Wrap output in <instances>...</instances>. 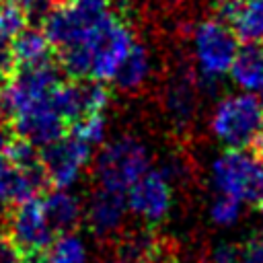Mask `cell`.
Returning <instances> with one entry per match:
<instances>
[{
  "label": "cell",
  "mask_w": 263,
  "mask_h": 263,
  "mask_svg": "<svg viewBox=\"0 0 263 263\" xmlns=\"http://www.w3.org/2000/svg\"><path fill=\"white\" fill-rule=\"evenodd\" d=\"M193 58L199 90H216L218 78L230 72L238 51V39L222 18H205L193 27Z\"/></svg>",
  "instance_id": "obj_1"
},
{
  "label": "cell",
  "mask_w": 263,
  "mask_h": 263,
  "mask_svg": "<svg viewBox=\"0 0 263 263\" xmlns=\"http://www.w3.org/2000/svg\"><path fill=\"white\" fill-rule=\"evenodd\" d=\"M212 185L242 203L263 201V160L255 152L230 148L218 154L210 166Z\"/></svg>",
  "instance_id": "obj_2"
},
{
  "label": "cell",
  "mask_w": 263,
  "mask_h": 263,
  "mask_svg": "<svg viewBox=\"0 0 263 263\" xmlns=\"http://www.w3.org/2000/svg\"><path fill=\"white\" fill-rule=\"evenodd\" d=\"M148 168V148L134 136L111 140L95 158V179L99 181V187L119 193H125Z\"/></svg>",
  "instance_id": "obj_3"
},
{
  "label": "cell",
  "mask_w": 263,
  "mask_h": 263,
  "mask_svg": "<svg viewBox=\"0 0 263 263\" xmlns=\"http://www.w3.org/2000/svg\"><path fill=\"white\" fill-rule=\"evenodd\" d=\"M212 134L228 148H247L263 129V105L251 92L222 97L210 117Z\"/></svg>",
  "instance_id": "obj_4"
},
{
  "label": "cell",
  "mask_w": 263,
  "mask_h": 263,
  "mask_svg": "<svg viewBox=\"0 0 263 263\" xmlns=\"http://www.w3.org/2000/svg\"><path fill=\"white\" fill-rule=\"evenodd\" d=\"M134 31L129 25L117 16L109 14L101 27L97 29L92 37V68H90V78L95 80H113L115 72L119 70L121 62L129 53L134 45Z\"/></svg>",
  "instance_id": "obj_5"
},
{
  "label": "cell",
  "mask_w": 263,
  "mask_h": 263,
  "mask_svg": "<svg viewBox=\"0 0 263 263\" xmlns=\"http://www.w3.org/2000/svg\"><path fill=\"white\" fill-rule=\"evenodd\" d=\"M90 158L92 146L72 132L41 148V162L53 189H68L70 185H74Z\"/></svg>",
  "instance_id": "obj_6"
},
{
  "label": "cell",
  "mask_w": 263,
  "mask_h": 263,
  "mask_svg": "<svg viewBox=\"0 0 263 263\" xmlns=\"http://www.w3.org/2000/svg\"><path fill=\"white\" fill-rule=\"evenodd\" d=\"M6 234L25 255L43 253L51 245L55 232L45 216L41 197H31L12 208L6 216Z\"/></svg>",
  "instance_id": "obj_7"
},
{
  "label": "cell",
  "mask_w": 263,
  "mask_h": 263,
  "mask_svg": "<svg viewBox=\"0 0 263 263\" xmlns=\"http://www.w3.org/2000/svg\"><path fill=\"white\" fill-rule=\"evenodd\" d=\"M127 210L146 224L162 222L173 208V183L160 168H148L127 191Z\"/></svg>",
  "instance_id": "obj_8"
},
{
  "label": "cell",
  "mask_w": 263,
  "mask_h": 263,
  "mask_svg": "<svg viewBox=\"0 0 263 263\" xmlns=\"http://www.w3.org/2000/svg\"><path fill=\"white\" fill-rule=\"evenodd\" d=\"M109 103V90L101 80L95 78H72L60 82L53 90V105L66 123H76L78 119L103 113Z\"/></svg>",
  "instance_id": "obj_9"
},
{
  "label": "cell",
  "mask_w": 263,
  "mask_h": 263,
  "mask_svg": "<svg viewBox=\"0 0 263 263\" xmlns=\"http://www.w3.org/2000/svg\"><path fill=\"white\" fill-rule=\"evenodd\" d=\"M66 119L53 105V95L49 99H41L27 105L10 119L12 132L29 140L37 148H43L66 136Z\"/></svg>",
  "instance_id": "obj_10"
},
{
  "label": "cell",
  "mask_w": 263,
  "mask_h": 263,
  "mask_svg": "<svg viewBox=\"0 0 263 263\" xmlns=\"http://www.w3.org/2000/svg\"><path fill=\"white\" fill-rule=\"evenodd\" d=\"M162 105H164V113L168 121L175 127L181 129V127L191 125L197 115V105H199L197 76H193V72L187 68L177 70L164 86Z\"/></svg>",
  "instance_id": "obj_11"
},
{
  "label": "cell",
  "mask_w": 263,
  "mask_h": 263,
  "mask_svg": "<svg viewBox=\"0 0 263 263\" xmlns=\"http://www.w3.org/2000/svg\"><path fill=\"white\" fill-rule=\"evenodd\" d=\"M125 214H127V203L123 193L111 191L105 187L95 189L82 210V216L88 228L97 236H111L119 232V228L123 226Z\"/></svg>",
  "instance_id": "obj_12"
},
{
  "label": "cell",
  "mask_w": 263,
  "mask_h": 263,
  "mask_svg": "<svg viewBox=\"0 0 263 263\" xmlns=\"http://www.w3.org/2000/svg\"><path fill=\"white\" fill-rule=\"evenodd\" d=\"M220 18L245 43L263 41V0H224L218 4Z\"/></svg>",
  "instance_id": "obj_13"
},
{
  "label": "cell",
  "mask_w": 263,
  "mask_h": 263,
  "mask_svg": "<svg viewBox=\"0 0 263 263\" xmlns=\"http://www.w3.org/2000/svg\"><path fill=\"white\" fill-rule=\"evenodd\" d=\"M45 216L55 234L74 232L78 222L82 220V205L76 195L66 189H51L41 197Z\"/></svg>",
  "instance_id": "obj_14"
},
{
  "label": "cell",
  "mask_w": 263,
  "mask_h": 263,
  "mask_svg": "<svg viewBox=\"0 0 263 263\" xmlns=\"http://www.w3.org/2000/svg\"><path fill=\"white\" fill-rule=\"evenodd\" d=\"M232 82L247 92L263 90V45L245 43L238 47L236 58L230 66Z\"/></svg>",
  "instance_id": "obj_15"
},
{
  "label": "cell",
  "mask_w": 263,
  "mask_h": 263,
  "mask_svg": "<svg viewBox=\"0 0 263 263\" xmlns=\"http://www.w3.org/2000/svg\"><path fill=\"white\" fill-rule=\"evenodd\" d=\"M10 51H12V58L16 62V68L18 66L43 64V62H49V60L55 58L53 47H51L47 35L43 33L41 27H35V25L21 29L12 37Z\"/></svg>",
  "instance_id": "obj_16"
},
{
  "label": "cell",
  "mask_w": 263,
  "mask_h": 263,
  "mask_svg": "<svg viewBox=\"0 0 263 263\" xmlns=\"http://www.w3.org/2000/svg\"><path fill=\"white\" fill-rule=\"evenodd\" d=\"M164 249V242L148 228L129 230L117 240V255L132 263H150Z\"/></svg>",
  "instance_id": "obj_17"
},
{
  "label": "cell",
  "mask_w": 263,
  "mask_h": 263,
  "mask_svg": "<svg viewBox=\"0 0 263 263\" xmlns=\"http://www.w3.org/2000/svg\"><path fill=\"white\" fill-rule=\"evenodd\" d=\"M148 76H150V53L142 43L134 41L129 53L115 72L113 82L121 90H138L148 80Z\"/></svg>",
  "instance_id": "obj_18"
},
{
  "label": "cell",
  "mask_w": 263,
  "mask_h": 263,
  "mask_svg": "<svg viewBox=\"0 0 263 263\" xmlns=\"http://www.w3.org/2000/svg\"><path fill=\"white\" fill-rule=\"evenodd\" d=\"M86 245L74 232H64L41 253V263H86Z\"/></svg>",
  "instance_id": "obj_19"
},
{
  "label": "cell",
  "mask_w": 263,
  "mask_h": 263,
  "mask_svg": "<svg viewBox=\"0 0 263 263\" xmlns=\"http://www.w3.org/2000/svg\"><path fill=\"white\" fill-rule=\"evenodd\" d=\"M242 216V201L220 193L212 203H210V220L216 226H234Z\"/></svg>",
  "instance_id": "obj_20"
},
{
  "label": "cell",
  "mask_w": 263,
  "mask_h": 263,
  "mask_svg": "<svg viewBox=\"0 0 263 263\" xmlns=\"http://www.w3.org/2000/svg\"><path fill=\"white\" fill-rule=\"evenodd\" d=\"M105 132H107V125H105L103 113H92V115H86V117L78 119L76 123H72V134L90 146L101 144L105 140Z\"/></svg>",
  "instance_id": "obj_21"
},
{
  "label": "cell",
  "mask_w": 263,
  "mask_h": 263,
  "mask_svg": "<svg viewBox=\"0 0 263 263\" xmlns=\"http://www.w3.org/2000/svg\"><path fill=\"white\" fill-rule=\"evenodd\" d=\"M14 185H16V168L0 154V208L8 201H14Z\"/></svg>",
  "instance_id": "obj_22"
},
{
  "label": "cell",
  "mask_w": 263,
  "mask_h": 263,
  "mask_svg": "<svg viewBox=\"0 0 263 263\" xmlns=\"http://www.w3.org/2000/svg\"><path fill=\"white\" fill-rule=\"evenodd\" d=\"M210 263H242L240 249L230 242H220L210 253Z\"/></svg>",
  "instance_id": "obj_23"
},
{
  "label": "cell",
  "mask_w": 263,
  "mask_h": 263,
  "mask_svg": "<svg viewBox=\"0 0 263 263\" xmlns=\"http://www.w3.org/2000/svg\"><path fill=\"white\" fill-rule=\"evenodd\" d=\"M0 263H25V253L8 234H0Z\"/></svg>",
  "instance_id": "obj_24"
},
{
  "label": "cell",
  "mask_w": 263,
  "mask_h": 263,
  "mask_svg": "<svg viewBox=\"0 0 263 263\" xmlns=\"http://www.w3.org/2000/svg\"><path fill=\"white\" fill-rule=\"evenodd\" d=\"M242 263H263V234L253 236L240 249Z\"/></svg>",
  "instance_id": "obj_25"
},
{
  "label": "cell",
  "mask_w": 263,
  "mask_h": 263,
  "mask_svg": "<svg viewBox=\"0 0 263 263\" xmlns=\"http://www.w3.org/2000/svg\"><path fill=\"white\" fill-rule=\"evenodd\" d=\"M150 263H179V261H177V257H175L171 251H166V249H164V251H160V253H158Z\"/></svg>",
  "instance_id": "obj_26"
},
{
  "label": "cell",
  "mask_w": 263,
  "mask_h": 263,
  "mask_svg": "<svg viewBox=\"0 0 263 263\" xmlns=\"http://www.w3.org/2000/svg\"><path fill=\"white\" fill-rule=\"evenodd\" d=\"M253 152L263 160V129L259 132V136L253 140Z\"/></svg>",
  "instance_id": "obj_27"
},
{
  "label": "cell",
  "mask_w": 263,
  "mask_h": 263,
  "mask_svg": "<svg viewBox=\"0 0 263 263\" xmlns=\"http://www.w3.org/2000/svg\"><path fill=\"white\" fill-rule=\"evenodd\" d=\"M109 4H115V6L123 12V10H129V8H132L134 0H109Z\"/></svg>",
  "instance_id": "obj_28"
},
{
  "label": "cell",
  "mask_w": 263,
  "mask_h": 263,
  "mask_svg": "<svg viewBox=\"0 0 263 263\" xmlns=\"http://www.w3.org/2000/svg\"><path fill=\"white\" fill-rule=\"evenodd\" d=\"M105 263H132V261H127V259H123V257H119V255H115V257H111V259H107Z\"/></svg>",
  "instance_id": "obj_29"
},
{
  "label": "cell",
  "mask_w": 263,
  "mask_h": 263,
  "mask_svg": "<svg viewBox=\"0 0 263 263\" xmlns=\"http://www.w3.org/2000/svg\"><path fill=\"white\" fill-rule=\"evenodd\" d=\"M4 230H6V220H4V218H0V234H6Z\"/></svg>",
  "instance_id": "obj_30"
},
{
  "label": "cell",
  "mask_w": 263,
  "mask_h": 263,
  "mask_svg": "<svg viewBox=\"0 0 263 263\" xmlns=\"http://www.w3.org/2000/svg\"><path fill=\"white\" fill-rule=\"evenodd\" d=\"M203 2H208V4H216V6H218V4L224 2V0H203Z\"/></svg>",
  "instance_id": "obj_31"
},
{
  "label": "cell",
  "mask_w": 263,
  "mask_h": 263,
  "mask_svg": "<svg viewBox=\"0 0 263 263\" xmlns=\"http://www.w3.org/2000/svg\"><path fill=\"white\" fill-rule=\"evenodd\" d=\"M164 2H168V4H173V6H177V4H181L183 0H164Z\"/></svg>",
  "instance_id": "obj_32"
},
{
  "label": "cell",
  "mask_w": 263,
  "mask_h": 263,
  "mask_svg": "<svg viewBox=\"0 0 263 263\" xmlns=\"http://www.w3.org/2000/svg\"><path fill=\"white\" fill-rule=\"evenodd\" d=\"M259 214H261V220H263V201L259 203Z\"/></svg>",
  "instance_id": "obj_33"
},
{
  "label": "cell",
  "mask_w": 263,
  "mask_h": 263,
  "mask_svg": "<svg viewBox=\"0 0 263 263\" xmlns=\"http://www.w3.org/2000/svg\"><path fill=\"white\" fill-rule=\"evenodd\" d=\"M259 101H261V105H263V90H261V99H259Z\"/></svg>",
  "instance_id": "obj_34"
},
{
  "label": "cell",
  "mask_w": 263,
  "mask_h": 263,
  "mask_svg": "<svg viewBox=\"0 0 263 263\" xmlns=\"http://www.w3.org/2000/svg\"><path fill=\"white\" fill-rule=\"evenodd\" d=\"M191 263H195V261H191Z\"/></svg>",
  "instance_id": "obj_35"
}]
</instances>
